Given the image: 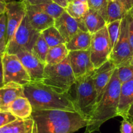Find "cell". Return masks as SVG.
Here are the masks:
<instances>
[{"mask_svg": "<svg viewBox=\"0 0 133 133\" xmlns=\"http://www.w3.org/2000/svg\"><path fill=\"white\" fill-rule=\"evenodd\" d=\"M33 133H74L85 127L87 119L77 112L33 110Z\"/></svg>", "mask_w": 133, "mask_h": 133, "instance_id": "1", "label": "cell"}, {"mask_svg": "<svg viewBox=\"0 0 133 133\" xmlns=\"http://www.w3.org/2000/svg\"><path fill=\"white\" fill-rule=\"evenodd\" d=\"M121 85L117 75V69H116L101 99L95 106L87 119V125L84 133H93L98 131L100 127L106 121L118 116L117 110Z\"/></svg>", "mask_w": 133, "mask_h": 133, "instance_id": "2", "label": "cell"}, {"mask_svg": "<svg viewBox=\"0 0 133 133\" xmlns=\"http://www.w3.org/2000/svg\"><path fill=\"white\" fill-rule=\"evenodd\" d=\"M24 96L33 110H61L76 112L74 99L69 93H60L42 82H31L24 86Z\"/></svg>", "mask_w": 133, "mask_h": 133, "instance_id": "3", "label": "cell"}, {"mask_svg": "<svg viewBox=\"0 0 133 133\" xmlns=\"http://www.w3.org/2000/svg\"><path fill=\"white\" fill-rule=\"evenodd\" d=\"M76 82V78L69 57L56 65H46L42 83L60 93H69Z\"/></svg>", "mask_w": 133, "mask_h": 133, "instance_id": "4", "label": "cell"}, {"mask_svg": "<svg viewBox=\"0 0 133 133\" xmlns=\"http://www.w3.org/2000/svg\"><path fill=\"white\" fill-rule=\"evenodd\" d=\"M93 72L76 79V97L74 99L76 112L88 119L97 102V93L93 81Z\"/></svg>", "mask_w": 133, "mask_h": 133, "instance_id": "5", "label": "cell"}, {"mask_svg": "<svg viewBox=\"0 0 133 133\" xmlns=\"http://www.w3.org/2000/svg\"><path fill=\"white\" fill-rule=\"evenodd\" d=\"M40 34V32L32 28L25 15L9 42L5 53L16 55L22 51L31 52L33 45Z\"/></svg>", "mask_w": 133, "mask_h": 133, "instance_id": "6", "label": "cell"}, {"mask_svg": "<svg viewBox=\"0 0 133 133\" xmlns=\"http://www.w3.org/2000/svg\"><path fill=\"white\" fill-rule=\"evenodd\" d=\"M112 50V47L107 26L92 35L90 57L95 69L109 61Z\"/></svg>", "mask_w": 133, "mask_h": 133, "instance_id": "7", "label": "cell"}, {"mask_svg": "<svg viewBox=\"0 0 133 133\" xmlns=\"http://www.w3.org/2000/svg\"><path fill=\"white\" fill-rule=\"evenodd\" d=\"M132 51L130 48L128 33V20L127 15L121 19L120 33L116 45L112 48L109 61L119 68L129 65Z\"/></svg>", "mask_w": 133, "mask_h": 133, "instance_id": "8", "label": "cell"}, {"mask_svg": "<svg viewBox=\"0 0 133 133\" xmlns=\"http://www.w3.org/2000/svg\"><path fill=\"white\" fill-rule=\"evenodd\" d=\"M2 58L5 84L13 82L24 86L31 82L30 77L16 55L5 53Z\"/></svg>", "mask_w": 133, "mask_h": 133, "instance_id": "9", "label": "cell"}, {"mask_svg": "<svg viewBox=\"0 0 133 133\" xmlns=\"http://www.w3.org/2000/svg\"><path fill=\"white\" fill-rule=\"evenodd\" d=\"M54 26L59 31L66 43L69 41L80 31H88L82 19L76 20L65 11L59 17L55 20Z\"/></svg>", "mask_w": 133, "mask_h": 133, "instance_id": "10", "label": "cell"}, {"mask_svg": "<svg viewBox=\"0 0 133 133\" xmlns=\"http://www.w3.org/2000/svg\"><path fill=\"white\" fill-rule=\"evenodd\" d=\"M7 42L11 40L15 31L25 15V4L21 2L12 1L7 3Z\"/></svg>", "mask_w": 133, "mask_h": 133, "instance_id": "11", "label": "cell"}, {"mask_svg": "<svg viewBox=\"0 0 133 133\" xmlns=\"http://www.w3.org/2000/svg\"><path fill=\"white\" fill-rule=\"evenodd\" d=\"M68 57L76 79L91 73L95 69L91 60L90 48L87 50L71 51Z\"/></svg>", "mask_w": 133, "mask_h": 133, "instance_id": "12", "label": "cell"}, {"mask_svg": "<svg viewBox=\"0 0 133 133\" xmlns=\"http://www.w3.org/2000/svg\"><path fill=\"white\" fill-rule=\"evenodd\" d=\"M16 55L26 70L31 82H42L46 64L38 59L30 52L22 51Z\"/></svg>", "mask_w": 133, "mask_h": 133, "instance_id": "13", "label": "cell"}, {"mask_svg": "<svg viewBox=\"0 0 133 133\" xmlns=\"http://www.w3.org/2000/svg\"><path fill=\"white\" fill-rule=\"evenodd\" d=\"M116 69L117 68L112 62L108 61L100 66L99 68L95 69L93 71V81L95 89L97 93L96 104L101 99L107 85L110 81L112 75Z\"/></svg>", "mask_w": 133, "mask_h": 133, "instance_id": "14", "label": "cell"}, {"mask_svg": "<svg viewBox=\"0 0 133 133\" xmlns=\"http://www.w3.org/2000/svg\"><path fill=\"white\" fill-rule=\"evenodd\" d=\"M25 15L32 28L41 33L43 31L54 26L55 20L47 14L38 11L31 5L25 3Z\"/></svg>", "mask_w": 133, "mask_h": 133, "instance_id": "15", "label": "cell"}, {"mask_svg": "<svg viewBox=\"0 0 133 133\" xmlns=\"http://www.w3.org/2000/svg\"><path fill=\"white\" fill-rule=\"evenodd\" d=\"M20 97H25L24 86L16 83L11 82L5 84L2 88V101L0 111H5L9 104Z\"/></svg>", "mask_w": 133, "mask_h": 133, "instance_id": "16", "label": "cell"}, {"mask_svg": "<svg viewBox=\"0 0 133 133\" xmlns=\"http://www.w3.org/2000/svg\"><path fill=\"white\" fill-rule=\"evenodd\" d=\"M133 103V79L121 84L119 98L117 115L123 119L125 117L129 108Z\"/></svg>", "mask_w": 133, "mask_h": 133, "instance_id": "17", "label": "cell"}, {"mask_svg": "<svg viewBox=\"0 0 133 133\" xmlns=\"http://www.w3.org/2000/svg\"><path fill=\"white\" fill-rule=\"evenodd\" d=\"M33 108L30 102L25 97H20L9 104L7 112H9L17 118L28 119L31 115Z\"/></svg>", "mask_w": 133, "mask_h": 133, "instance_id": "18", "label": "cell"}, {"mask_svg": "<svg viewBox=\"0 0 133 133\" xmlns=\"http://www.w3.org/2000/svg\"><path fill=\"white\" fill-rule=\"evenodd\" d=\"M33 121L28 119H16L0 127V133H33Z\"/></svg>", "mask_w": 133, "mask_h": 133, "instance_id": "19", "label": "cell"}, {"mask_svg": "<svg viewBox=\"0 0 133 133\" xmlns=\"http://www.w3.org/2000/svg\"><path fill=\"white\" fill-rule=\"evenodd\" d=\"M92 35L88 31H80L69 42L65 43L69 52L87 50L90 48Z\"/></svg>", "mask_w": 133, "mask_h": 133, "instance_id": "20", "label": "cell"}, {"mask_svg": "<svg viewBox=\"0 0 133 133\" xmlns=\"http://www.w3.org/2000/svg\"><path fill=\"white\" fill-rule=\"evenodd\" d=\"M82 20L88 31L91 35L107 26V21L98 12L89 9Z\"/></svg>", "mask_w": 133, "mask_h": 133, "instance_id": "21", "label": "cell"}, {"mask_svg": "<svg viewBox=\"0 0 133 133\" xmlns=\"http://www.w3.org/2000/svg\"><path fill=\"white\" fill-rule=\"evenodd\" d=\"M69 51L65 44H61L49 48L46 57V65H56L63 61L69 56Z\"/></svg>", "mask_w": 133, "mask_h": 133, "instance_id": "22", "label": "cell"}, {"mask_svg": "<svg viewBox=\"0 0 133 133\" xmlns=\"http://www.w3.org/2000/svg\"><path fill=\"white\" fill-rule=\"evenodd\" d=\"M89 9L88 3H83L72 0V2H69L67 6L65 7V11L70 16L78 20L82 18Z\"/></svg>", "mask_w": 133, "mask_h": 133, "instance_id": "23", "label": "cell"}, {"mask_svg": "<svg viewBox=\"0 0 133 133\" xmlns=\"http://www.w3.org/2000/svg\"><path fill=\"white\" fill-rule=\"evenodd\" d=\"M127 12V11L116 0L108 2L107 23L108 24L116 20H121Z\"/></svg>", "mask_w": 133, "mask_h": 133, "instance_id": "24", "label": "cell"}, {"mask_svg": "<svg viewBox=\"0 0 133 133\" xmlns=\"http://www.w3.org/2000/svg\"><path fill=\"white\" fill-rule=\"evenodd\" d=\"M41 34L43 35L49 48L66 43L65 39L54 26L50 27L48 29L43 31L41 32Z\"/></svg>", "mask_w": 133, "mask_h": 133, "instance_id": "25", "label": "cell"}, {"mask_svg": "<svg viewBox=\"0 0 133 133\" xmlns=\"http://www.w3.org/2000/svg\"><path fill=\"white\" fill-rule=\"evenodd\" d=\"M31 6L35 9L47 14L51 17L53 18L54 20L59 17L62 15L63 12L65 11V9L57 5V3L52 2Z\"/></svg>", "mask_w": 133, "mask_h": 133, "instance_id": "26", "label": "cell"}, {"mask_svg": "<svg viewBox=\"0 0 133 133\" xmlns=\"http://www.w3.org/2000/svg\"><path fill=\"white\" fill-rule=\"evenodd\" d=\"M49 48V46L41 33L39 37L37 38L36 42L33 45L31 53L41 62L46 64V57Z\"/></svg>", "mask_w": 133, "mask_h": 133, "instance_id": "27", "label": "cell"}, {"mask_svg": "<svg viewBox=\"0 0 133 133\" xmlns=\"http://www.w3.org/2000/svg\"><path fill=\"white\" fill-rule=\"evenodd\" d=\"M7 46V16L3 14L0 16V56L5 53Z\"/></svg>", "mask_w": 133, "mask_h": 133, "instance_id": "28", "label": "cell"}, {"mask_svg": "<svg viewBox=\"0 0 133 133\" xmlns=\"http://www.w3.org/2000/svg\"><path fill=\"white\" fill-rule=\"evenodd\" d=\"M121 23V20H118L107 24V28L108 32L110 39L112 48L116 45V43L118 40L119 35L120 33Z\"/></svg>", "mask_w": 133, "mask_h": 133, "instance_id": "29", "label": "cell"}, {"mask_svg": "<svg viewBox=\"0 0 133 133\" xmlns=\"http://www.w3.org/2000/svg\"><path fill=\"white\" fill-rule=\"evenodd\" d=\"M88 5H89V7L90 9L98 12L107 22L108 2L107 0H89Z\"/></svg>", "mask_w": 133, "mask_h": 133, "instance_id": "30", "label": "cell"}, {"mask_svg": "<svg viewBox=\"0 0 133 133\" xmlns=\"http://www.w3.org/2000/svg\"><path fill=\"white\" fill-rule=\"evenodd\" d=\"M117 75L121 84L127 82L133 79V66L127 65L117 68Z\"/></svg>", "mask_w": 133, "mask_h": 133, "instance_id": "31", "label": "cell"}, {"mask_svg": "<svg viewBox=\"0 0 133 133\" xmlns=\"http://www.w3.org/2000/svg\"><path fill=\"white\" fill-rule=\"evenodd\" d=\"M18 119L9 112L0 111V127Z\"/></svg>", "mask_w": 133, "mask_h": 133, "instance_id": "32", "label": "cell"}, {"mask_svg": "<svg viewBox=\"0 0 133 133\" xmlns=\"http://www.w3.org/2000/svg\"><path fill=\"white\" fill-rule=\"evenodd\" d=\"M128 20V33H129V39L130 43V48L133 53V17L130 15L129 12L127 14Z\"/></svg>", "mask_w": 133, "mask_h": 133, "instance_id": "33", "label": "cell"}, {"mask_svg": "<svg viewBox=\"0 0 133 133\" xmlns=\"http://www.w3.org/2000/svg\"><path fill=\"white\" fill-rule=\"evenodd\" d=\"M121 133H133V123L123 119L121 121Z\"/></svg>", "mask_w": 133, "mask_h": 133, "instance_id": "34", "label": "cell"}, {"mask_svg": "<svg viewBox=\"0 0 133 133\" xmlns=\"http://www.w3.org/2000/svg\"><path fill=\"white\" fill-rule=\"evenodd\" d=\"M127 11H130V9L133 7V0H116Z\"/></svg>", "mask_w": 133, "mask_h": 133, "instance_id": "35", "label": "cell"}, {"mask_svg": "<svg viewBox=\"0 0 133 133\" xmlns=\"http://www.w3.org/2000/svg\"><path fill=\"white\" fill-rule=\"evenodd\" d=\"M24 3L29 4L30 5H37L43 4L51 2V0H22Z\"/></svg>", "mask_w": 133, "mask_h": 133, "instance_id": "36", "label": "cell"}, {"mask_svg": "<svg viewBox=\"0 0 133 133\" xmlns=\"http://www.w3.org/2000/svg\"><path fill=\"white\" fill-rule=\"evenodd\" d=\"M2 56H0V89H2L5 85L4 78H3V65H2Z\"/></svg>", "mask_w": 133, "mask_h": 133, "instance_id": "37", "label": "cell"}, {"mask_svg": "<svg viewBox=\"0 0 133 133\" xmlns=\"http://www.w3.org/2000/svg\"><path fill=\"white\" fill-rule=\"evenodd\" d=\"M123 119L133 123V103H132L131 105H130V108H129L126 116H125V117H124Z\"/></svg>", "mask_w": 133, "mask_h": 133, "instance_id": "38", "label": "cell"}, {"mask_svg": "<svg viewBox=\"0 0 133 133\" xmlns=\"http://www.w3.org/2000/svg\"><path fill=\"white\" fill-rule=\"evenodd\" d=\"M7 9V2L5 0H0V16L5 14Z\"/></svg>", "mask_w": 133, "mask_h": 133, "instance_id": "39", "label": "cell"}, {"mask_svg": "<svg viewBox=\"0 0 133 133\" xmlns=\"http://www.w3.org/2000/svg\"><path fill=\"white\" fill-rule=\"evenodd\" d=\"M51 1L52 2L57 3V5H59L61 6L64 9H65V7L67 6L69 3L68 0H51Z\"/></svg>", "mask_w": 133, "mask_h": 133, "instance_id": "40", "label": "cell"}, {"mask_svg": "<svg viewBox=\"0 0 133 133\" xmlns=\"http://www.w3.org/2000/svg\"><path fill=\"white\" fill-rule=\"evenodd\" d=\"M74 1H76V2H83V3H88L89 0H74Z\"/></svg>", "mask_w": 133, "mask_h": 133, "instance_id": "41", "label": "cell"}, {"mask_svg": "<svg viewBox=\"0 0 133 133\" xmlns=\"http://www.w3.org/2000/svg\"><path fill=\"white\" fill-rule=\"evenodd\" d=\"M128 12H129V13H130V15L133 17V7H132V8L130 9V11H128Z\"/></svg>", "mask_w": 133, "mask_h": 133, "instance_id": "42", "label": "cell"}, {"mask_svg": "<svg viewBox=\"0 0 133 133\" xmlns=\"http://www.w3.org/2000/svg\"><path fill=\"white\" fill-rule=\"evenodd\" d=\"M130 65H132L133 66V53H132V55L131 59H130Z\"/></svg>", "mask_w": 133, "mask_h": 133, "instance_id": "43", "label": "cell"}, {"mask_svg": "<svg viewBox=\"0 0 133 133\" xmlns=\"http://www.w3.org/2000/svg\"><path fill=\"white\" fill-rule=\"evenodd\" d=\"M1 101H2V89H0V105H1Z\"/></svg>", "mask_w": 133, "mask_h": 133, "instance_id": "44", "label": "cell"}, {"mask_svg": "<svg viewBox=\"0 0 133 133\" xmlns=\"http://www.w3.org/2000/svg\"><path fill=\"white\" fill-rule=\"evenodd\" d=\"M7 3H8V2H12V0H5Z\"/></svg>", "mask_w": 133, "mask_h": 133, "instance_id": "45", "label": "cell"}, {"mask_svg": "<svg viewBox=\"0 0 133 133\" xmlns=\"http://www.w3.org/2000/svg\"><path fill=\"white\" fill-rule=\"evenodd\" d=\"M107 1L108 2H112V1H114V0H107Z\"/></svg>", "mask_w": 133, "mask_h": 133, "instance_id": "46", "label": "cell"}, {"mask_svg": "<svg viewBox=\"0 0 133 133\" xmlns=\"http://www.w3.org/2000/svg\"><path fill=\"white\" fill-rule=\"evenodd\" d=\"M72 0H68V2H72Z\"/></svg>", "mask_w": 133, "mask_h": 133, "instance_id": "47", "label": "cell"}]
</instances>
